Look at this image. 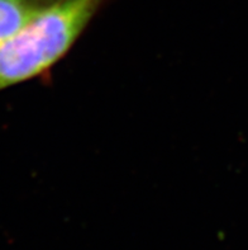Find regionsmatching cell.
Masks as SVG:
<instances>
[{
  "instance_id": "obj_2",
  "label": "cell",
  "mask_w": 248,
  "mask_h": 250,
  "mask_svg": "<svg viewBox=\"0 0 248 250\" xmlns=\"http://www.w3.org/2000/svg\"><path fill=\"white\" fill-rule=\"evenodd\" d=\"M52 0H0V44L24 27Z\"/></svg>"
},
{
  "instance_id": "obj_1",
  "label": "cell",
  "mask_w": 248,
  "mask_h": 250,
  "mask_svg": "<svg viewBox=\"0 0 248 250\" xmlns=\"http://www.w3.org/2000/svg\"><path fill=\"white\" fill-rule=\"evenodd\" d=\"M108 0H52L0 44V90L50 71Z\"/></svg>"
}]
</instances>
